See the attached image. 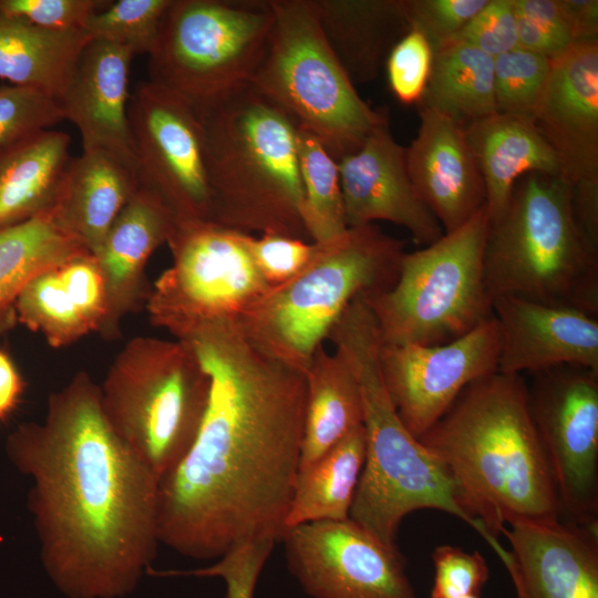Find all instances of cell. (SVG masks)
Returning <instances> with one entry per match:
<instances>
[{
	"instance_id": "1",
	"label": "cell",
	"mask_w": 598,
	"mask_h": 598,
	"mask_svg": "<svg viewBox=\"0 0 598 598\" xmlns=\"http://www.w3.org/2000/svg\"><path fill=\"white\" fill-rule=\"evenodd\" d=\"M177 340L196 353L212 386L193 445L158 481L159 543L207 560L252 539L279 540L299 472L305 371L258 347L237 319Z\"/></svg>"
},
{
	"instance_id": "2",
	"label": "cell",
	"mask_w": 598,
	"mask_h": 598,
	"mask_svg": "<svg viewBox=\"0 0 598 598\" xmlns=\"http://www.w3.org/2000/svg\"><path fill=\"white\" fill-rule=\"evenodd\" d=\"M33 481L28 506L40 559L68 598H123L156 558L158 478L115 434L100 385L79 371L48 398L41 423L6 441Z\"/></svg>"
},
{
	"instance_id": "3",
	"label": "cell",
	"mask_w": 598,
	"mask_h": 598,
	"mask_svg": "<svg viewBox=\"0 0 598 598\" xmlns=\"http://www.w3.org/2000/svg\"><path fill=\"white\" fill-rule=\"evenodd\" d=\"M417 440L445 465L465 511L496 538L513 523L561 519L523 375L474 381Z\"/></svg>"
},
{
	"instance_id": "4",
	"label": "cell",
	"mask_w": 598,
	"mask_h": 598,
	"mask_svg": "<svg viewBox=\"0 0 598 598\" xmlns=\"http://www.w3.org/2000/svg\"><path fill=\"white\" fill-rule=\"evenodd\" d=\"M327 340L352 369L363 406L365 458L349 518L385 545L398 547L396 533L406 515L424 508L442 511L478 533L507 570L509 550L465 511L445 465L399 417L382 380L381 340L363 297L346 309Z\"/></svg>"
},
{
	"instance_id": "5",
	"label": "cell",
	"mask_w": 598,
	"mask_h": 598,
	"mask_svg": "<svg viewBox=\"0 0 598 598\" xmlns=\"http://www.w3.org/2000/svg\"><path fill=\"white\" fill-rule=\"evenodd\" d=\"M195 110L203 131L210 220L245 234L309 239L297 124L249 83Z\"/></svg>"
},
{
	"instance_id": "6",
	"label": "cell",
	"mask_w": 598,
	"mask_h": 598,
	"mask_svg": "<svg viewBox=\"0 0 598 598\" xmlns=\"http://www.w3.org/2000/svg\"><path fill=\"white\" fill-rule=\"evenodd\" d=\"M484 276L492 299L509 297L598 317V248L576 224L570 183L528 173L489 223Z\"/></svg>"
},
{
	"instance_id": "7",
	"label": "cell",
	"mask_w": 598,
	"mask_h": 598,
	"mask_svg": "<svg viewBox=\"0 0 598 598\" xmlns=\"http://www.w3.org/2000/svg\"><path fill=\"white\" fill-rule=\"evenodd\" d=\"M317 244L302 271L271 288L237 319L258 347L302 371L357 298L394 285L405 252L401 240L373 224L349 227Z\"/></svg>"
},
{
	"instance_id": "8",
	"label": "cell",
	"mask_w": 598,
	"mask_h": 598,
	"mask_svg": "<svg viewBox=\"0 0 598 598\" xmlns=\"http://www.w3.org/2000/svg\"><path fill=\"white\" fill-rule=\"evenodd\" d=\"M210 386L187 343L134 337L111 363L100 400L112 430L159 481L193 445Z\"/></svg>"
},
{
	"instance_id": "9",
	"label": "cell",
	"mask_w": 598,
	"mask_h": 598,
	"mask_svg": "<svg viewBox=\"0 0 598 598\" xmlns=\"http://www.w3.org/2000/svg\"><path fill=\"white\" fill-rule=\"evenodd\" d=\"M269 2V41L249 84L338 162L357 152L388 112L358 94L321 31L313 0Z\"/></svg>"
},
{
	"instance_id": "10",
	"label": "cell",
	"mask_w": 598,
	"mask_h": 598,
	"mask_svg": "<svg viewBox=\"0 0 598 598\" xmlns=\"http://www.w3.org/2000/svg\"><path fill=\"white\" fill-rule=\"evenodd\" d=\"M485 206L424 248L404 252L394 285L364 297L382 344H442L493 316L484 276Z\"/></svg>"
},
{
	"instance_id": "11",
	"label": "cell",
	"mask_w": 598,
	"mask_h": 598,
	"mask_svg": "<svg viewBox=\"0 0 598 598\" xmlns=\"http://www.w3.org/2000/svg\"><path fill=\"white\" fill-rule=\"evenodd\" d=\"M269 0H172L148 53L151 82L195 109L249 83L267 50Z\"/></svg>"
},
{
	"instance_id": "12",
	"label": "cell",
	"mask_w": 598,
	"mask_h": 598,
	"mask_svg": "<svg viewBox=\"0 0 598 598\" xmlns=\"http://www.w3.org/2000/svg\"><path fill=\"white\" fill-rule=\"evenodd\" d=\"M248 234L213 221L176 223L172 265L151 287V323L175 339L217 320L238 319L271 288L247 245Z\"/></svg>"
},
{
	"instance_id": "13",
	"label": "cell",
	"mask_w": 598,
	"mask_h": 598,
	"mask_svg": "<svg viewBox=\"0 0 598 598\" xmlns=\"http://www.w3.org/2000/svg\"><path fill=\"white\" fill-rule=\"evenodd\" d=\"M529 375L528 405L560 516L570 523L598 524V371L559 365Z\"/></svg>"
},
{
	"instance_id": "14",
	"label": "cell",
	"mask_w": 598,
	"mask_h": 598,
	"mask_svg": "<svg viewBox=\"0 0 598 598\" xmlns=\"http://www.w3.org/2000/svg\"><path fill=\"white\" fill-rule=\"evenodd\" d=\"M127 113L138 187L155 195L176 223L212 221L203 131L194 106L146 81L130 95Z\"/></svg>"
},
{
	"instance_id": "15",
	"label": "cell",
	"mask_w": 598,
	"mask_h": 598,
	"mask_svg": "<svg viewBox=\"0 0 598 598\" xmlns=\"http://www.w3.org/2000/svg\"><path fill=\"white\" fill-rule=\"evenodd\" d=\"M287 566L311 598H417L405 560L348 518L287 527Z\"/></svg>"
},
{
	"instance_id": "16",
	"label": "cell",
	"mask_w": 598,
	"mask_h": 598,
	"mask_svg": "<svg viewBox=\"0 0 598 598\" xmlns=\"http://www.w3.org/2000/svg\"><path fill=\"white\" fill-rule=\"evenodd\" d=\"M499 330L494 316L442 344H382L379 364L388 395L419 439L474 381L497 372Z\"/></svg>"
},
{
	"instance_id": "17",
	"label": "cell",
	"mask_w": 598,
	"mask_h": 598,
	"mask_svg": "<svg viewBox=\"0 0 598 598\" xmlns=\"http://www.w3.org/2000/svg\"><path fill=\"white\" fill-rule=\"evenodd\" d=\"M348 227L385 220L406 228L414 243L427 246L443 228L422 203L410 179L405 147L395 142L389 120L362 146L338 161Z\"/></svg>"
},
{
	"instance_id": "18",
	"label": "cell",
	"mask_w": 598,
	"mask_h": 598,
	"mask_svg": "<svg viewBox=\"0 0 598 598\" xmlns=\"http://www.w3.org/2000/svg\"><path fill=\"white\" fill-rule=\"evenodd\" d=\"M533 123L557 153L566 181L598 178V40L576 41L551 59Z\"/></svg>"
},
{
	"instance_id": "19",
	"label": "cell",
	"mask_w": 598,
	"mask_h": 598,
	"mask_svg": "<svg viewBox=\"0 0 598 598\" xmlns=\"http://www.w3.org/2000/svg\"><path fill=\"white\" fill-rule=\"evenodd\" d=\"M598 524L513 523L505 527L518 598H598Z\"/></svg>"
},
{
	"instance_id": "20",
	"label": "cell",
	"mask_w": 598,
	"mask_h": 598,
	"mask_svg": "<svg viewBox=\"0 0 598 598\" xmlns=\"http://www.w3.org/2000/svg\"><path fill=\"white\" fill-rule=\"evenodd\" d=\"M499 330L497 372L535 373L559 365L598 371V317L509 297L493 299Z\"/></svg>"
},
{
	"instance_id": "21",
	"label": "cell",
	"mask_w": 598,
	"mask_h": 598,
	"mask_svg": "<svg viewBox=\"0 0 598 598\" xmlns=\"http://www.w3.org/2000/svg\"><path fill=\"white\" fill-rule=\"evenodd\" d=\"M134 55L125 47L91 39L58 103L63 120L78 127L83 151L109 153L136 173L127 113Z\"/></svg>"
},
{
	"instance_id": "22",
	"label": "cell",
	"mask_w": 598,
	"mask_h": 598,
	"mask_svg": "<svg viewBox=\"0 0 598 598\" xmlns=\"http://www.w3.org/2000/svg\"><path fill=\"white\" fill-rule=\"evenodd\" d=\"M406 169L422 203L444 233L465 224L485 206V187L464 125L420 105V127L405 147Z\"/></svg>"
},
{
	"instance_id": "23",
	"label": "cell",
	"mask_w": 598,
	"mask_h": 598,
	"mask_svg": "<svg viewBox=\"0 0 598 598\" xmlns=\"http://www.w3.org/2000/svg\"><path fill=\"white\" fill-rule=\"evenodd\" d=\"M175 225L171 210L142 187L112 224L96 255L106 289L107 311L99 332L104 340L117 339L124 318L145 307L147 261L167 244Z\"/></svg>"
},
{
	"instance_id": "24",
	"label": "cell",
	"mask_w": 598,
	"mask_h": 598,
	"mask_svg": "<svg viewBox=\"0 0 598 598\" xmlns=\"http://www.w3.org/2000/svg\"><path fill=\"white\" fill-rule=\"evenodd\" d=\"M106 289L96 256L83 251L35 275L16 302L18 322L49 346H71L99 333L106 317Z\"/></svg>"
},
{
	"instance_id": "25",
	"label": "cell",
	"mask_w": 598,
	"mask_h": 598,
	"mask_svg": "<svg viewBox=\"0 0 598 598\" xmlns=\"http://www.w3.org/2000/svg\"><path fill=\"white\" fill-rule=\"evenodd\" d=\"M464 131L483 178L489 223L504 213L522 176L563 177L557 153L529 120L496 112L467 123Z\"/></svg>"
},
{
	"instance_id": "26",
	"label": "cell",
	"mask_w": 598,
	"mask_h": 598,
	"mask_svg": "<svg viewBox=\"0 0 598 598\" xmlns=\"http://www.w3.org/2000/svg\"><path fill=\"white\" fill-rule=\"evenodd\" d=\"M321 31L354 84L374 80L411 30L403 0H313Z\"/></svg>"
},
{
	"instance_id": "27",
	"label": "cell",
	"mask_w": 598,
	"mask_h": 598,
	"mask_svg": "<svg viewBox=\"0 0 598 598\" xmlns=\"http://www.w3.org/2000/svg\"><path fill=\"white\" fill-rule=\"evenodd\" d=\"M137 187L136 173L114 156L82 151L70 161L54 209L61 223L96 256Z\"/></svg>"
},
{
	"instance_id": "28",
	"label": "cell",
	"mask_w": 598,
	"mask_h": 598,
	"mask_svg": "<svg viewBox=\"0 0 598 598\" xmlns=\"http://www.w3.org/2000/svg\"><path fill=\"white\" fill-rule=\"evenodd\" d=\"M70 144L66 133L48 128L0 150V230L56 205Z\"/></svg>"
},
{
	"instance_id": "29",
	"label": "cell",
	"mask_w": 598,
	"mask_h": 598,
	"mask_svg": "<svg viewBox=\"0 0 598 598\" xmlns=\"http://www.w3.org/2000/svg\"><path fill=\"white\" fill-rule=\"evenodd\" d=\"M306 406L299 471L319 460L328 450L363 422L358 380L337 351L321 344L306 370Z\"/></svg>"
},
{
	"instance_id": "30",
	"label": "cell",
	"mask_w": 598,
	"mask_h": 598,
	"mask_svg": "<svg viewBox=\"0 0 598 598\" xmlns=\"http://www.w3.org/2000/svg\"><path fill=\"white\" fill-rule=\"evenodd\" d=\"M91 39L84 29L50 30L0 16V79L40 90L58 101Z\"/></svg>"
},
{
	"instance_id": "31",
	"label": "cell",
	"mask_w": 598,
	"mask_h": 598,
	"mask_svg": "<svg viewBox=\"0 0 598 598\" xmlns=\"http://www.w3.org/2000/svg\"><path fill=\"white\" fill-rule=\"evenodd\" d=\"M83 251L89 250L54 207L0 230V333L18 323L17 299L35 275Z\"/></svg>"
},
{
	"instance_id": "32",
	"label": "cell",
	"mask_w": 598,
	"mask_h": 598,
	"mask_svg": "<svg viewBox=\"0 0 598 598\" xmlns=\"http://www.w3.org/2000/svg\"><path fill=\"white\" fill-rule=\"evenodd\" d=\"M364 458L365 432L361 424L298 472L286 528L315 520L348 519Z\"/></svg>"
},
{
	"instance_id": "33",
	"label": "cell",
	"mask_w": 598,
	"mask_h": 598,
	"mask_svg": "<svg viewBox=\"0 0 598 598\" xmlns=\"http://www.w3.org/2000/svg\"><path fill=\"white\" fill-rule=\"evenodd\" d=\"M419 105L435 109L463 125L496 113L494 58L461 41L435 50Z\"/></svg>"
},
{
	"instance_id": "34",
	"label": "cell",
	"mask_w": 598,
	"mask_h": 598,
	"mask_svg": "<svg viewBox=\"0 0 598 598\" xmlns=\"http://www.w3.org/2000/svg\"><path fill=\"white\" fill-rule=\"evenodd\" d=\"M296 143L306 231L312 243L332 240L349 228L338 162L313 134L298 125Z\"/></svg>"
},
{
	"instance_id": "35",
	"label": "cell",
	"mask_w": 598,
	"mask_h": 598,
	"mask_svg": "<svg viewBox=\"0 0 598 598\" xmlns=\"http://www.w3.org/2000/svg\"><path fill=\"white\" fill-rule=\"evenodd\" d=\"M550 69V58L520 47L494 58L497 112L533 122Z\"/></svg>"
},
{
	"instance_id": "36",
	"label": "cell",
	"mask_w": 598,
	"mask_h": 598,
	"mask_svg": "<svg viewBox=\"0 0 598 598\" xmlns=\"http://www.w3.org/2000/svg\"><path fill=\"white\" fill-rule=\"evenodd\" d=\"M171 2L172 0L111 1L87 19L84 30L92 39L125 47L134 54H148Z\"/></svg>"
},
{
	"instance_id": "37",
	"label": "cell",
	"mask_w": 598,
	"mask_h": 598,
	"mask_svg": "<svg viewBox=\"0 0 598 598\" xmlns=\"http://www.w3.org/2000/svg\"><path fill=\"white\" fill-rule=\"evenodd\" d=\"M63 120L58 101L28 86H0V150Z\"/></svg>"
},
{
	"instance_id": "38",
	"label": "cell",
	"mask_w": 598,
	"mask_h": 598,
	"mask_svg": "<svg viewBox=\"0 0 598 598\" xmlns=\"http://www.w3.org/2000/svg\"><path fill=\"white\" fill-rule=\"evenodd\" d=\"M518 47L550 59L575 41L560 0H514Z\"/></svg>"
},
{
	"instance_id": "39",
	"label": "cell",
	"mask_w": 598,
	"mask_h": 598,
	"mask_svg": "<svg viewBox=\"0 0 598 598\" xmlns=\"http://www.w3.org/2000/svg\"><path fill=\"white\" fill-rule=\"evenodd\" d=\"M433 49L426 38L411 29L391 50L385 65L389 84L399 102L419 104L431 73Z\"/></svg>"
},
{
	"instance_id": "40",
	"label": "cell",
	"mask_w": 598,
	"mask_h": 598,
	"mask_svg": "<svg viewBox=\"0 0 598 598\" xmlns=\"http://www.w3.org/2000/svg\"><path fill=\"white\" fill-rule=\"evenodd\" d=\"M276 540L259 538L230 549L209 567L189 571H166V575L220 577L226 585V598H252L259 574Z\"/></svg>"
},
{
	"instance_id": "41",
	"label": "cell",
	"mask_w": 598,
	"mask_h": 598,
	"mask_svg": "<svg viewBox=\"0 0 598 598\" xmlns=\"http://www.w3.org/2000/svg\"><path fill=\"white\" fill-rule=\"evenodd\" d=\"M434 580L431 598H461L480 595L489 578L488 565L480 551L467 553L440 545L432 553Z\"/></svg>"
},
{
	"instance_id": "42",
	"label": "cell",
	"mask_w": 598,
	"mask_h": 598,
	"mask_svg": "<svg viewBox=\"0 0 598 598\" xmlns=\"http://www.w3.org/2000/svg\"><path fill=\"white\" fill-rule=\"evenodd\" d=\"M247 245L270 288L281 286L296 277L318 250L317 243L274 233L261 234L258 238L248 234Z\"/></svg>"
},
{
	"instance_id": "43",
	"label": "cell",
	"mask_w": 598,
	"mask_h": 598,
	"mask_svg": "<svg viewBox=\"0 0 598 598\" xmlns=\"http://www.w3.org/2000/svg\"><path fill=\"white\" fill-rule=\"evenodd\" d=\"M488 0H403L411 29L420 31L433 52L451 42Z\"/></svg>"
},
{
	"instance_id": "44",
	"label": "cell",
	"mask_w": 598,
	"mask_h": 598,
	"mask_svg": "<svg viewBox=\"0 0 598 598\" xmlns=\"http://www.w3.org/2000/svg\"><path fill=\"white\" fill-rule=\"evenodd\" d=\"M452 41L496 58L518 47L514 0H488Z\"/></svg>"
},
{
	"instance_id": "45",
	"label": "cell",
	"mask_w": 598,
	"mask_h": 598,
	"mask_svg": "<svg viewBox=\"0 0 598 598\" xmlns=\"http://www.w3.org/2000/svg\"><path fill=\"white\" fill-rule=\"evenodd\" d=\"M104 0H0V16L22 19L50 30H81L87 19L105 8Z\"/></svg>"
},
{
	"instance_id": "46",
	"label": "cell",
	"mask_w": 598,
	"mask_h": 598,
	"mask_svg": "<svg viewBox=\"0 0 598 598\" xmlns=\"http://www.w3.org/2000/svg\"><path fill=\"white\" fill-rule=\"evenodd\" d=\"M570 203L579 229L598 248V178L570 184Z\"/></svg>"
},
{
	"instance_id": "47",
	"label": "cell",
	"mask_w": 598,
	"mask_h": 598,
	"mask_svg": "<svg viewBox=\"0 0 598 598\" xmlns=\"http://www.w3.org/2000/svg\"><path fill=\"white\" fill-rule=\"evenodd\" d=\"M24 382L11 358L0 350V423H4L18 408Z\"/></svg>"
},
{
	"instance_id": "48",
	"label": "cell",
	"mask_w": 598,
	"mask_h": 598,
	"mask_svg": "<svg viewBox=\"0 0 598 598\" xmlns=\"http://www.w3.org/2000/svg\"><path fill=\"white\" fill-rule=\"evenodd\" d=\"M569 21L575 41L597 40L598 1L560 0Z\"/></svg>"
},
{
	"instance_id": "49",
	"label": "cell",
	"mask_w": 598,
	"mask_h": 598,
	"mask_svg": "<svg viewBox=\"0 0 598 598\" xmlns=\"http://www.w3.org/2000/svg\"><path fill=\"white\" fill-rule=\"evenodd\" d=\"M461 598H480V595H470V596H464Z\"/></svg>"
}]
</instances>
